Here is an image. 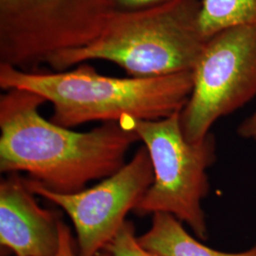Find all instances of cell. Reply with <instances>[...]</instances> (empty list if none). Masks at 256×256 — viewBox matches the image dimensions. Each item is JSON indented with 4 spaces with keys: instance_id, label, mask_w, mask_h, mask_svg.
<instances>
[{
    "instance_id": "obj_12",
    "label": "cell",
    "mask_w": 256,
    "mask_h": 256,
    "mask_svg": "<svg viewBox=\"0 0 256 256\" xmlns=\"http://www.w3.org/2000/svg\"><path fill=\"white\" fill-rule=\"evenodd\" d=\"M59 247L54 256H78L76 240L74 239L70 227L60 220L59 221ZM97 256H113L110 252L104 250Z\"/></svg>"
},
{
    "instance_id": "obj_4",
    "label": "cell",
    "mask_w": 256,
    "mask_h": 256,
    "mask_svg": "<svg viewBox=\"0 0 256 256\" xmlns=\"http://www.w3.org/2000/svg\"><path fill=\"white\" fill-rule=\"evenodd\" d=\"M180 113L164 119L122 120L146 147L154 182L134 212L144 216L164 212L192 229L200 240L208 239L202 200L210 192L207 170L216 160V138L210 133L202 140L189 142L183 134Z\"/></svg>"
},
{
    "instance_id": "obj_2",
    "label": "cell",
    "mask_w": 256,
    "mask_h": 256,
    "mask_svg": "<svg viewBox=\"0 0 256 256\" xmlns=\"http://www.w3.org/2000/svg\"><path fill=\"white\" fill-rule=\"evenodd\" d=\"M0 86L24 90L54 106L50 120L72 128L90 122L164 119L182 111L192 90V72L151 78H117L88 64L56 72L0 64Z\"/></svg>"
},
{
    "instance_id": "obj_9",
    "label": "cell",
    "mask_w": 256,
    "mask_h": 256,
    "mask_svg": "<svg viewBox=\"0 0 256 256\" xmlns=\"http://www.w3.org/2000/svg\"><path fill=\"white\" fill-rule=\"evenodd\" d=\"M140 245L162 256H256V244L240 252H221L194 238L174 216L156 212L150 229L138 236Z\"/></svg>"
},
{
    "instance_id": "obj_14",
    "label": "cell",
    "mask_w": 256,
    "mask_h": 256,
    "mask_svg": "<svg viewBox=\"0 0 256 256\" xmlns=\"http://www.w3.org/2000/svg\"><path fill=\"white\" fill-rule=\"evenodd\" d=\"M238 134L242 138L256 142V110L239 124Z\"/></svg>"
},
{
    "instance_id": "obj_3",
    "label": "cell",
    "mask_w": 256,
    "mask_h": 256,
    "mask_svg": "<svg viewBox=\"0 0 256 256\" xmlns=\"http://www.w3.org/2000/svg\"><path fill=\"white\" fill-rule=\"evenodd\" d=\"M200 12V0L114 12L90 43L52 55L45 63L58 72L90 60H104L135 78L192 72L208 40L202 34Z\"/></svg>"
},
{
    "instance_id": "obj_7",
    "label": "cell",
    "mask_w": 256,
    "mask_h": 256,
    "mask_svg": "<svg viewBox=\"0 0 256 256\" xmlns=\"http://www.w3.org/2000/svg\"><path fill=\"white\" fill-rule=\"evenodd\" d=\"M34 194L60 207L76 232L78 256H97L115 238L154 182L146 147H140L118 172L92 188L72 194L54 192L34 180H25Z\"/></svg>"
},
{
    "instance_id": "obj_11",
    "label": "cell",
    "mask_w": 256,
    "mask_h": 256,
    "mask_svg": "<svg viewBox=\"0 0 256 256\" xmlns=\"http://www.w3.org/2000/svg\"><path fill=\"white\" fill-rule=\"evenodd\" d=\"M104 250L113 256H162L140 245L136 236L135 226L129 220L124 223Z\"/></svg>"
},
{
    "instance_id": "obj_10",
    "label": "cell",
    "mask_w": 256,
    "mask_h": 256,
    "mask_svg": "<svg viewBox=\"0 0 256 256\" xmlns=\"http://www.w3.org/2000/svg\"><path fill=\"white\" fill-rule=\"evenodd\" d=\"M200 25L206 39L229 28L256 27V0H200Z\"/></svg>"
},
{
    "instance_id": "obj_8",
    "label": "cell",
    "mask_w": 256,
    "mask_h": 256,
    "mask_svg": "<svg viewBox=\"0 0 256 256\" xmlns=\"http://www.w3.org/2000/svg\"><path fill=\"white\" fill-rule=\"evenodd\" d=\"M59 221L37 203L25 178L10 173L0 182V244L14 256H54Z\"/></svg>"
},
{
    "instance_id": "obj_5",
    "label": "cell",
    "mask_w": 256,
    "mask_h": 256,
    "mask_svg": "<svg viewBox=\"0 0 256 256\" xmlns=\"http://www.w3.org/2000/svg\"><path fill=\"white\" fill-rule=\"evenodd\" d=\"M113 14L112 0H0V64L25 70L86 46Z\"/></svg>"
},
{
    "instance_id": "obj_1",
    "label": "cell",
    "mask_w": 256,
    "mask_h": 256,
    "mask_svg": "<svg viewBox=\"0 0 256 256\" xmlns=\"http://www.w3.org/2000/svg\"><path fill=\"white\" fill-rule=\"evenodd\" d=\"M46 100L12 88L0 97V171L24 172L30 180L62 194L84 190L126 164L137 133L120 122H104L88 132L63 128L39 113Z\"/></svg>"
},
{
    "instance_id": "obj_6",
    "label": "cell",
    "mask_w": 256,
    "mask_h": 256,
    "mask_svg": "<svg viewBox=\"0 0 256 256\" xmlns=\"http://www.w3.org/2000/svg\"><path fill=\"white\" fill-rule=\"evenodd\" d=\"M192 90L180 114L185 138L196 142L214 124L256 98V27L210 36L192 70Z\"/></svg>"
},
{
    "instance_id": "obj_13",
    "label": "cell",
    "mask_w": 256,
    "mask_h": 256,
    "mask_svg": "<svg viewBox=\"0 0 256 256\" xmlns=\"http://www.w3.org/2000/svg\"><path fill=\"white\" fill-rule=\"evenodd\" d=\"M178 0H112L114 12H132L152 9Z\"/></svg>"
}]
</instances>
